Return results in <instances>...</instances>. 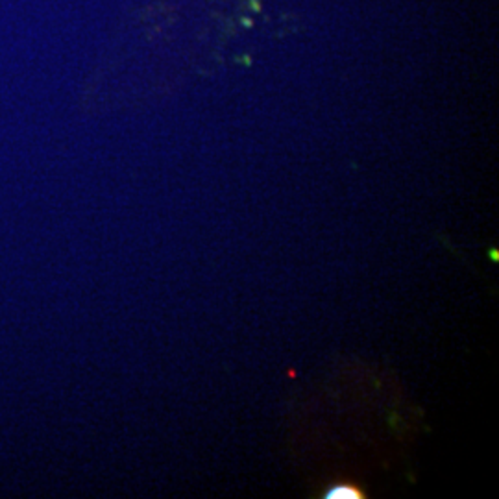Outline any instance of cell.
<instances>
[{
  "label": "cell",
  "mask_w": 499,
  "mask_h": 499,
  "mask_svg": "<svg viewBox=\"0 0 499 499\" xmlns=\"http://www.w3.org/2000/svg\"><path fill=\"white\" fill-rule=\"evenodd\" d=\"M327 499H361V492L353 488V486H346V484H338V486H333L327 494H325Z\"/></svg>",
  "instance_id": "obj_1"
}]
</instances>
